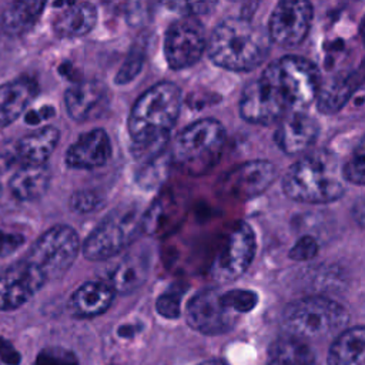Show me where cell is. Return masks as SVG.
<instances>
[{"mask_svg":"<svg viewBox=\"0 0 365 365\" xmlns=\"http://www.w3.org/2000/svg\"><path fill=\"white\" fill-rule=\"evenodd\" d=\"M318 133L317 120L305 111H298L279 121L274 140L285 154L294 155L309 148L315 143Z\"/></svg>","mask_w":365,"mask_h":365,"instance_id":"obj_17","label":"cell"},{"mask_svg":"<svg viewBox=\"0 0 365 365\" xmlns=\"http://www.w3.org/2000/svg\"><path fill=\"white\" fill-rule=\"evenodd\" d=\"M50 181L51 173L47 164L23 165L11 175L9 181V190L19 201H36L47 192Z\"/></svg>","mask_w":365,"mask_h":365,"instance_id":"obj_22","label":"cell"},{"mask_svg":"<svg viewBox=\"0 0 365 365\" xmlns=\"http://www.w3.org/2000/svg\"><path fill=\"white\" fill-rule=\"evenodd\" d=\"M312 16L314 9L309 1H279L269 16V40L282 47H292L299 44L307 37L311 29Z\"/></svg>","mask_w":365,"mask_h":365,"instance_id":"obj_13","label":"cell"},{"mask_svg":"<svg viewBox=\"0 0 365 365\" xmlns=\"http://www.w3.org/2000/svg\"><path fill=\"white\" fill-rule=\"evenodd\" d=\"M101 204V200L97 192L90 191V190H83L77 191L71 195L70 200V207L73 211L78 214H87L96 211Z\"/></svg>","mask_w":365,"mask_h":365,"instance_id":"obj_34","label":"cell"},{"mask_svg":"<svg viewBox=\"0 0 365 365\" xmlns=\"http://www.w3.org/2000/svg\"><path fill=\"white\" fill-rule=\"evenodd\" d=\"M78 232L66 224L47 228L30 245L24 258L41 271L47 281L61 278L81 251Z\"/></svg>","mask_w":365,"mask_h":365,"instance_id":"obj_8","label":"cell"},{"mask_svg":"<svg viewBox=\"0 0 365 365\" xmlns=\"http://www.w3.org/2000/svg\"><path fill=\"white\" fill-rule=\"evenodd\" d=\"M317 251H318V242L315 241V238L305 235V237H301L294 244V247L289 251V258H292L294 261H308L317 255Z\"/></svg>","mask_w":365,"mask_h":365,"instance_id":"obj_35","label":"cell"},{"mask_svg":"<svg viewBox=\"0 0 365 365\" xmlns=\"http://www.w3.org/2000/svg\"><path fill=\"white\" fill-rule=\"evenodd\" d=\"M342 171L346 182L365 185V134L351 150L342 164Z\"/></svg>","mask_w":365,"mask_h":365,"instance_id":"obj_28","label":"cell"},{"mask_svg":"<svg viewBox=\"0 0 365 365\" xmlns=\"http://www.w3.org/2000/svg\"><path fill=\"white\" fill-rule=\"evenodd\" d=\"M108 103V88L100 80H80L64 93V110L78 123L98 115Z\"/></svg>","mask_w":365,"mask_h":365,"instance_id":"obj_16","label":"cell"},{"mask_svg":"<svg viewBox=\"0 0 365 365\" xmlns=\"http://www.w3.org/2000/svg\"><path fill=\"white\" fill-rule=\"evenodd\" d=\"M117 292L104 279H94L81 284L68 299L71 315L81 319H90L108 311Z\"/></svg>","mask_w":365,"mask_h":365,"instance_id":"obj_18","label":"cell"},{"mask_svg":"<svg viewBox=\"0 0 365 365\" xmlns=\"http://www.w3.org/2000/svg\"><path fill=\"white\" fill-rule=\"evenodd\" d=\"M0 358L9 365H17L20 362V354L13 348V345L0 338Z\"/></svg>","mask_w":365,"mask_h":365,"instance_id":"obj_37","label":"cell"},{"mask_svg":"<svg viewBox=\"0 0 365 365\" xmlns=\"http://www.w3.org/2000/svg\"><path fill=\"white\" fill-rule=\"evenodd\" d=\"M144 63V54L140 50H131L127 56L125 61L123 63L121 68L115 74V83L117 84H127L130 83L143 68Z\"/></svg>","mask_w":365,"mask_h":365,"instance_id":"obj_32","label":"cell"},{"mask_svg":"<svg viewBox=\"0 0 365 365\" xmlns=\"http://www.w3.org/2000/svg\"><path fill=\"white\" fill-rule=\"evenodd\" d=\"M328 365H365V325L348 328L335 338Z\"/></svg>","mask_w":365,"mask_h":365,"instance_id":"obj_23","label":"cell"},{"mask_svg":"<svg viewBox=\"0 0 365 365\" xmlns=\"http://www.w3.org/2000/svg\"><path fill=\"white\" fill-rule=\"evenodd\" d=\"M147 262L138 257H124L108 274L107 281L117 294H130L137 289L145 279Z\"/></svg>","mask_w":365,"mask_h":365,"instance_id":"obj_26","label":"cell"},{"mask_svg":"<svg viewBox=\"0 0 365 365\" xmlns=\"http://www.w3.org/2000/svg\"><path fill=\"white\" fill-rule=\"evenodd\" d=\"M48 281L24 257L0 272V311H14L31 299Z\"/></svg>","mask_w":365,"mask_h":365,"instance_id":"obj_12","label":"cell"},{"mask_svg":"<svg viewBox=\"0 0 365 365\" xmlns=\"http://www.w3.org/2000/svg\"><path fill=\"white\" fill-rule=\"evenodd\" d=\"M170 160H171V155H167L165 153H163L154 158L144 161L137 175L138 182L145 188H153L157 184H160L167 177Z\"/></svg>","mask_w":365,"mask_h":365,"instance_id":"obj_29","label":"cell"},{"mask_svg":"<svg viewBox=\"0 0 365 365\" xmlns=\"http://www.w3.org/2000/svg\"><path fill=\"white\" fill-rule=\"evenodd\" d=\"M36 365H78V361L74 352L66 348L51 346L43 349L37 355Z\"/></svg>","mask_w":365,"mask_h":365,"instance_id":"obj_31","label":"cell"},{"mask_svg":"<svg viewBox=\"0 0 365 365\" xmlns=\"http://www.w3.org/2000/svg\"><path fill=\"white\" fill-rule=\"evenodd\" d=\"M38 94V83L29 77H19L0 86V128L14 123Z\"/></svg>","mask_w":365,"mask_h":365,"instance_id":"obj_19","label":"cell"},{"mask_svg":"<svg viewBox=\"0 0 365 365\" xmlns=\"http://www.w3.org/2000/svg\"><path fill=\"white\" fill-rule=\"evenodd\" d=\"M321 76L314 63L284 56L267 66L261 77L245 86L238 110L251 124L271 125L288 114L305 111L317 100Z\"/></svg>","mask_w":365,"mask_h":365,"instance_id":"obj_1","label":"cell"},{"mask_svg":"<svg viewBox=\"0 0 365 365\" xmlns=\"http://www.w3.org/2000/svg\"><path fill=\"white\" fill-rule=\"evenodd\" d=\"M46 6L44 1L11 3L1 14V29L9 36H21L36 24Z\"/></svg>","mask_w":365,"mask_h":365,"instance_id":"obj_24","label":"cell"},{"mask_svg":"<svg viewBox=\"0 0 365 365\" xmlns=\"http://www.w3.org/2000/svg\"><path fill=\"white\" fill-rule=\"evenodd\" d=\"M268 31L245 17H228L220 21L208 37L210 60L230 71H250L258 67L269 53Z\"/></svg>","mask_w":365,"mask_h":365,"instance_id":"obj_3","label":"cell"},{"mask_svg":"<svg viewBox=\"0 0 365 365\" xmlns=\"http://www.w3.org/2000/svg\"><path fill=\"white\" fill-rule=\"evenodd\" d=\"M255 250L257 240L251 225L244 221L237 222L227 234L211 264L212 279L225 284L240 278L250 268Z\"/></svg>","mask_w":365,"mask_h":365,"instance_id":"obj_9","label":"cell"},{"mask_svg":"<svg viewBox=\"0 0 365 365\" xmlns=\"http://www.w3.org/2000/svg\"><path fill=\"white\" fill-rule=\"evenodd\" d=\"M314 352L297 336L275 339L268 348V365H312Z\"/></svg>","mask_w":365,"mask_h":365,"instance_id":"obj_25","label":"cell"},{"mask_svg":"<svg viewBox=\"0 0 365 365\" xmlns=\"http://www.w3.org/2000/svg\"><path fill=\"white\" fill-rule=\"evenodd\" d=\"M181 88L173 81H160L147 88L133 104L127 130L131 151L141 163L165 153L168 135L178 120Z\"/></svg>","mask_w":365,"mask_h":365,"instance_id":"obj_2","label":"cell"},{"mask_svg":"<svg viewBox=\"0 0 365 365\" xmlns=\"http://www.w3.org/2000/svg\"><path fill=\"white\" fill-rule=\"evenodd\" d=\"M225 141L227 133L218 120H197L177 134L171 160L188 175H204L218 164Z\"/></svg>","mask_w":365,"mask_h":365,"instance_id":"obj_5","label":"cell"},{"mask_svg":"<svg viewBox=\"0 0 365 365\" xmlns=\"http://www.w3.org/2000/svg\"><path fill=\"white\" fill-rule=\"evenodd\" d=\"M348 311L327 297H304L292 301L282 315L285 329L297 338H319L342 329Z\"/></svg>","mask_w":365,"mask_h":365,"instance_id":"obj_7","label":"cell"},{"mask_svg":"<svg viewBox=\"0 0 365 365\" xmlns=\"http://www.w3.org/2000/svg\"><path fill=\"white\" fill-rule=\"evenodd\" d=\"M185 319L197 332L218 335L228 332L235 325L238 314L224 304L221 291L217 288H207L197 292L188 301Z\"/></svg>","mask_w":365,"mask_h":365,"instance_id":"obj_11","label":"cell"},{"mask_svg":"<svg viewBox=\"0 0 365 365\" xmlns=\"http://www.w3.org/2000/svg\"><path fill=\"white\" fill-rule=\"evenodd\" d=\"M208 38L197 17H181L171 23L164 36V57L171 70H184L198 63Z\"/></svg>","mask_w":365,"mask_h":365,"instance_id":"obj_10","label":"cell"},{"mask_svg":"<svg viewBox=\"0 0 365 365\" xmlns=\"http://www.w3.org/2000/svg\"><path fill=\"white\" fill-rule=\"evenodd\" d=\"M361 37H362V41L365 44V16L362 17V21H361Z\"/></svg>","mask_w":365,"mask_h":365,"instance_id":"obj_40","label":"cell"},{"mask_svg":"<svg viewBox=\"0 0 365 365\" xmlns=\"http://www.w3.org/2000/svg\"><path fill=\"white\" fill-rule=\"evenodd\" d=\"M222 301L230 309L240 315L251 311L257 305L258 297L250 289H230L222 292Z\"/></svg>","mask_w":365,"mask_h":365,"instance_id":"obj_30","label":"cell"},{"mask_svg":"<svg viewBox=\"0 0 365 365\" xmlns=\"http://www.w3.org/2000/svg\"><path fill=\"white\" fill-rule=\"evenodd\" d=\"M352 215H354L355 221H356L361 227L365 228V195L359 197V198L355 201V204H354V207H352Z\"/></svg>","mask_w":365,"mask_h":365,"instance_id":"obj_38","label":"cell"},{"mask_svg":"<svg viewBox=\"0 0 365 365\" xmlns=\"http://www.w3.org/2000/svg\"><path fill=\"white\" fill-rule=\"evenodd\" d=\"M58 141L60 130L54 125H44L17 141L16 155L23 165H46Z\"/></svg>","mask_w":365,"mask_h":365,"instance_id":"obj_21","label":"cell"},{"mask_svg":"<svg viewBox=\"0 0 365 365\" xmlns=\"http://www.w3.org/2000/svg\"><path fill=\"white\" fill-rule=\"evenodd\" d=\"M342 164L328 150H315L297 160L285 173L282 190L294 201L327 204L345 192Z\"/></svg>","mask_w":365,"mask_h":365,"instance_id":"obj_4","label":"cell"},{"mask_svg":"<svg viewBox=\"0 0 365 365\" xmlns=\"http://www.w3.org/2000/svg\"><path fill=\"white\" fill-rule=\"evenodd\" d=\"M198 365H227V364L220 361V359H208V361H204V362H201Z\"/></svg>","mask_w":365,"mask_h":365,"instance_id":"obj_39","label":"cell"},{"mask_svg":"<svg viewBox=\"0 0 365 365\" xmlns=\"http://www.w3.org/2000/svg\"><path fill=\"white\" fill-rule=\"evenodd\" d=\"M180 302H181V292L175 289H170L163 292L157 298L155 309L161 317L174 319L180 315Z\"/></svg>","mask_w":365,"mask_h":365,"instance_id":"obj_33","label":"cell"},{"mask_svg":"<svg viewBox=\"0 0 365 365\" xmlns=\"http://www.w3.org/2000/svg\"><path fill=\"white\" fill-rule=\"evenodd\" d=\"M355 87H356L355 80L351 76L339 74L332 77L327 83L321 84V88L317 97L318 110L324 114L338 113L346 104Z\"/></svg>","mask_w":365,"mask_h":365,"instance_id":"obj_27","label":"cell"},{"mask_svg":"<svg viewBox=\"0 0 365 365\" xmlns=\"http://www.w3.org/2000/svg\"><path fill=\"white\" fill-rule=\"evenodd\" d=\"M277 167L268 160H252L230 170L220 180V191L240 201L261 195L275 180Z\"/></svg>","mask_w":365,"mask_h":365,"instance_id":"obj_14","label":"cell"},{"mask_svg":"<svg viewBox=\"0 0 365 365\" xmlns=\"http://www.w3.org/2000/svg\"><path fill=\"white\" fill-rule=\"evenodd\" d=\"M144 231V215L135 207L108 212L86 237L81 252L88 261H107L127 250Z\"/></svg>","mask_w":365,"mask_h":365,"instance_id":"obj_6","label":"cell"},{"mask_svg":"<svg viewBox=\"0 0 365 365\" xmlns=\"http://www.w3.org/2000/svg\"><path fill=\"white\" fill-rule=\"evenodd\" d=\"M113 154L111 140L106 130L93 128L83 133L66 151V165L73 170H96L104 167Z\"/></svg>","mask_w":365,"mask_h":365,"instance_id":"obj_15","label":"cell"},{"mask_svg":"<svg viewBox=\"0 0 365 365\" xmlns=\"http://www.w3.org/2000/svg\"><path fill=\"white\" fill-rule=\"evenodd\" d=\"M97 19V7L90 1L64 3L53 20V30L63 38L83 37L96 27Z\"/></svg>","mask_w":365,"mask_h":365,"instance_id":"obj_20","label":"cell"},{"mask_svg":"<svg viewBox=\"0 0 365 365\" xmlns=\"http://www.w3.org/2000/svg\"><path fill=\"white\" fill-rule=\"evenodd\" d=\"M168 7L180 11L184 17H195L197 14H205L215 7V3L211 1H195V3H167Z\"/></svg>","mask_w":365,"mask_h":365,"instance_id":"obj_36","label":"cell"}]
</instances>
